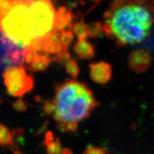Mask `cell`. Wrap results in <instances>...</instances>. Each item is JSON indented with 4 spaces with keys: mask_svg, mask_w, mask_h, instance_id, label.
<instances>
[{
    "mask_svg": "<svg viewBox=\"0 0 154 154\" xmlns=\"http://www.w3.org/2000/svg\"><path fill=\"white\" fill-rule=\"evenodd\" d=\"M43 51L47 54H57L63 51L60 41V32L53 30L42 38Z\"/></svg>",
    "mask_w": 154,
    "mask_h": 154,
    "instance_id": "obj_8",
    "label": "cell"
},
{
    "mask_svg": "<svg viewBox=\"0 0 154 154\" xmlns=\"http://www.w3.org/2000/svg\"><path fill=\"white\" fill-rule=\"evenodd\" d=\"M30 0H11L9 9L0 21V29L17 47L23 49L34 38Z\"/></svg>",
    "mask_w": 154,
    "mask_h": 154,
    "instance_id": "obj_3",
    "label": "cell"
},
{
    "mask_svg": "<svg viewBox=\"0 0 154 154\" xmlns=\"http://www.w3.org/2000/svg\"><path fill=\"white\" fill-rule=\"evenodd\" d=\"M14 154H22V153L19 151H14Z\"/></svg>",
    "mask_w": 154,
    "mask_h": 154,
    "instance_id": "obj_25",
    "label": "cell"
},
{
    "mask_svg": "<svg viewBox=\"0 0 154 154\" xmlns=\"http://www.w3.org/2000/svg\"><path fill=\"white\" fill-rule=\"evenodd\" d=\"M152 7H153V11H154V2H152Z\"/></svg>",
    "mask_w": 154,
    "mask_h": 154,
    "instance_id": "obj_26",
    "label": "cell"
},
{
    "mask_svg": "<svg viewBox=\"0 0 154 154\" xmlns=\"http://www.w3.org/2000/svg\"><path fill=\"white\" fill-rule=\"evenodd\" d=\"M129 68L134 72L140 74L149 70L152 63L151 54L145 49H138L133 51L128 59Z\"/></svg>",
    "mask_w": 154,
    "mask_h": 154,
    "instance_id": "obj_6",
    "label": "cell"
},
{
    "mask_svg": "<svg viewBox=\"0 0 154 154\" xmlns=\"http://www.w3.org/2000/svg\"><path fill=\"white\" fill-rule=\"evenodd\" d=\"M71 59V54L67 50H63L60 53L57 54L54 56L52 59H51V61L57 63L60 65H65L67 61Z\"/></svg>",
    "mask_w": 154,
    "mask_h": 154,
    "instance_id": "obj_19",
    "label": "cell"
},
{
    "mask_svg": "<svg viewBox=\"0 0 154 154\" xmlns=\"http://www.w3.org/2000/svg\"><path fill=\"white\" fill-rule=\"evenodd\" d=\"M103 19L105 34L119 47L143 41L153 22L149 9L137 2L112 5Z\"/></svg>",
    "mask_w": 154,
    "mask_h": 154,
    "instance_id": "obj_1",
    "label": "cell"
},
{
    "mask_svg": "<svg viewBox=\"0 0 154 154\" xmlns=\"http://www.w3.org/2000/svg\"><path fill=\"white\" fill-rule=\"evenodd\" d=\"M74 35L70 30L60 31V41L63 50L69 51V47L74 41Z\"/></svg>",
    "mask_w": 154,
    "mask_h": 154,
    "instance_id": "obj_16",
    "label": "cell"
},
{
    "mask_svg": "<svg viewBox=\"0 0 154 154\" xmlns=\"http://www.w3.org/2000/svg\"><path fill=\"white\" fill-rule=\"evenodd\" d=\"M43 38V37H42ZM42 37L34 38L29 43L26 47V49H29L30 51L35 53H38L43 50V39Z\"/></svg>",
    "mask_w": 154,
    "mask_h": 154,
    "instance_id": "obj_18",
    "label": "cell"
},
{
    "mask_svg": "<svg viewBox=\"0 0 154 154\" xmlns=\"http://www.w3.org/2000/svg\"><path fill=\"white\" fill-rule=\"evenodd\" d=\"M126 2V0H113V5H122V4L125 3Z\"/></svg>",
    "mask_w": 154,
    "mask_h": 154,
    "instance_id": "obj_24",
    "label": "cell"
},
{
    "mask_svg": "<svg viewBox=\"0 0 154 154\" xmlns=\"http://www.w3.org/2000/svg\"><path fill=\"white\" fill-rule=\"evenodd\" d=\"M69 29L73 34H74L78 38V40L83 41L86 40L88 37L87 29H86V24L84 23V19L79 22H73L72 24L69 26Z\"/></svg>",
    "mask_w": 154,
    "mask_h": 154,
    "instance_id": "obj_12",
    "label": "cell"
},
{
    "mask_svg": "<svg viewBox=\"0 0 154 154\" xmlns=\"http://www.w3.org/2000/svg\"><path fill=\"white\" fill-rule=\"evenodd\" d=\"M91 1H92V2H98L99 0H91Z\"/></svg>",
    "mask_w": 154,
    "mask_h": 154,
    "instance_id": "obj_27",
    "label": "cell"
},
{
    "mask_svg": "<svg viewBox=\"0 0 154 154\" xmlns=\"http://www.w3.org/2000/svg\"><path fill=\"white\" fill-rule=\"evenodd\" d=\"M2 72H4V70L0 69V102H2L1 97L2 94Z\"/></svg>",
    "mask_w": 154,
    "mask_h": 154,
    "instance_id": "obj_23",
    "label": "cell"
},
{
    "mask_svg": "<svg viewBox=\"0 0 154 154\" xmlns=\"http://www.w3.org/2000/svg\"><path fill=\"white\" fill-rule=\"evenodd\" d=\"M88 67L90 77L94 82L105 84L110 81L112 76V69L109 63L99 61L90 63Z\"/></svg>",
    "mask_w": 154,
    "mask_h": 154,
    "instance_id": "obj_7",
    "label": "cell"
},
{
    "mask_svg": "<svg viewBox=\"0 0 154 154\" xmlns=\"http://www.w3.org/2000/svg\"><path fill=\"white\" fill-rule=\"evenodd\" d=\"M43 109L46 114H54L55 111V105L53 100H47L44 102Z\"/></svg>",
    "mask_w": 154,
    "mask_h": 154,
    "instance_id": "obj_22",
    "label": "cell"
},
{
    "mask_svg": "<svg viewBox=\"0 0 154 154\" xmlns=\"http://www.w3.org/2000/svg\"><path fill=\"white\" fill-rule=\"evenodd\" d=\"M24 63L21 48L13 43L0 29V69L10 66H21Z\"/></svg>",
    "mask_w": 154,
    "mask_h": 154,
    "instance_id": "obj_5",
    "label": "cell"
},
{
    "mask_svg": "<svg viewBox=\"0 0 154 154\" xmlns=\"http://www.w3.org/2000/svg\"><path fill=\"white\" fill-rule=\"evenodd\" d=\"M3 83L7 94L13 97H22L32 90L34 79L26 72L24 66H10L2 72Z\"/></svg>",
    "mask_w": 154,
    "mask_h": 154,
    "instance_id": "obj_4",
    "label": "cell"
},
{
    "mask_svg": "<svg viewBox=\"0 0 154 154\" xmlns=\"http://www.w3.org/2000/svg\"><path fill=\"white\" fill-rule=\"evenodd\" d=\"M65 68L67 74L70 75L73 79H76L79 74V67L76 60L71 59L65 64Z\"/></svg>",
    "mask_w": 154,
    "mask_h": 154,
    "instance_id": "obj_17",
    "label": "cell"
},
{
    "mask_svg": "<svg viewBox=\"0 0 154 154\" xmlns=\"http://www.w3.org/2000/svg\"><path fill=\"white\" fill-rule=\"evenodd\" d=\"M74 19V14L70 9L66 7H59L56 13L55 22L54 29L60 32L64 29L69 27L72 24Z\"/></svg>",
    "mask_w": 154,
    "mask_h": 154,
    "instance_id": "obj_9",
    "label": "cell"
},
{
    "mask_svg": "<svg viewBox=\"0 0 154 154\" xmlns=\"http://www.w3.org/2000/svg\"><path fill=\"white\" fill-rule=\"evenodd\" d=\"M14 143V138L12 133L7 126L0 123V146H11Z\"/></svg>",
    "mask_w": 154,
    "mask_h": 154,
    "instance_id": "obj_14",
    "label": "cell"
},
{
    "mask_svg": "<svg viewBox=\"0 0 154 154\" xmlns=\"http://www.w3.org/2000/svg\"><path fill=\"white\" fill-rule=\"evenodd\" d=\"M51 62L49 55L47 54H36L34 56L32 62L28 65L26 69L32 72H42L46 70Z\"/></svg>",
    "mask_w": 154,
    "mask_h": 154,
    "instance_id": "obj_11",
    "label": "cell"
},
{
    "mask_svg": "<svg viewBox=\"0 0 154 154\" xmlns=\"http://www.w3.org/2000/svg\"><path fill=\"white\" fill-rule=\"evenodd\" d=\"M46 146H47V153L49 154H57L61 151V144L59 140L57 138L54 140L53 134L48 132L46 135Z\"/></svg>",
    "mask_w": 154,
    "mask_h": 154,
    "instance_id": "obj_13",
    "label": "cell"
},
{
    "mask_svg": "<svg viewBox=\"0 0 154 154\" xmlns=\"http://www.w3.org/2000/svg\"><path fill=\"white\" fill-rule=\"evenodd\" d=\"M143 1H145V0H143Z\"/></svg>",
    "mask_w": 154,
    "mask_h": 154,
    "instance_id": "obj_28",
    "label": "cell"
},
{
    "mask_svg": "<svg viewBox=\"0 0 154 154\" xmlns=\"http://www.w3.org/2000/svg\"><path fill=\"white\" fill-rule=\"evenodd\" d=\"M12 107L14 110L19 112H24L27 111V104L24 100L19 98L18 100L15 101L12 103Z\"/></svg>",
    "mask_w": 154,
    "mask_h": 154,
    "instance_id": "obj_20",
    "label": "cell"
},
{
    "mask_svg": "<svg viewBox=\"0 0 154 154\" xmlns=\"http://www.w3.org/2000/svg\"><path fill=\"white\" fill-rule=\"evenodd\" d=\"M88 36L93 38L100 37L104 32L103 23L101 22H93L86 24Z\"/></svg>",
    "mask_w": 154,
    "mask_h": 154,
    "instance_id": "obj_15",
    "label": "cell"
},
{
    "mask_svg": "<svg viewBox=\"0 0 154 154\" xmlns=\"http://www.w3.org/2000/svg\"><path fill=\"white\" fill-rule=\"evenodd\" d=\"M54 119L59 129L74 132L78 124L88 119L98 101L87 85L76 80L65 81L55 88Z\"/></svg>",
    "mask_w": 154,
    "mask_h": 154,
    "instance_id": "obj_2",
    "label": "cell"
},
{
    "mask_svg": "<svg viewBox=\"0 0 154 154\" xmlns=\"http://www.w3.org/2000/svg\"><path fill=\"white\" fill-rule=\"evenodd\" d=\"M84 154H109L106 150L103 148L96 147L94 146H88Z\"/></svg>",
    "mask_w": 154,
    "mask_h": 154,
    "instance_id": "obj_21",
    "label": "cell"
},
{
    "mask_svg": "<svg viewBox=\"0 0 154 154\" xmlns=\"http://www.w3.org/2000/svg\"><path fill=\"white\" fill-rule=\"evenodd\" d=\"M74 51L79 59H91L95 57L94 46L86 40H78L74 47Z\"/></svg>",
    "mask_w": 154,
    "mask_h": 154,
    "instance_id": "obj_10",
    "label": "cell"
}]
</instances>
